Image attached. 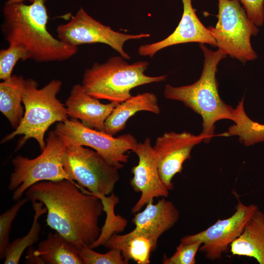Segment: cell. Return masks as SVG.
<instances>
[{
    "label": "cell",
    "instance_id": "1",
    "mask_svg": "<svg viewBox=\"0 0 264 264\" xmlns=\"http://www.w3.org/2000/svg\"><path fill=\"white\" fill-rule=\"evenodd\" d=\"M74 181H43L25 192L31 202L40 201L47 209V224L77 247H90L98 238L99 218L104 206L100 198L84 192Z\"/></svg>",
    "mask_w": 264,
    "mask_h": 264
},
{
    "label": "cell",
    "instance_id": "2",
    "mask_svg": "<svg viewBox=\"0 0 264 264\" xmlns=\"http://www.w3.org/2000/svg\"><path fill=\"white\" fill-rule=\"evenodd\" d=\"M45 1L35 0L29 5L6 2L1 32L9 44L24 47L36 62L64 61L75 55L78 47L63 43L47 31Z\"/></svg>",
    "mask_w": 264,
    "mask_h": 264
},
{
    "label": "cell",
    "instance_id": "3",
    "mask_svg": "<svg viewBox=\"0 0 264 264\" xmlns=\"http://www.w3.org/2000/svg\"><path fill=\"white\" fill-rule=\"evenodd\" d=\"M199 46L203 52V69L194 83L180 87L166 85L164 95L168 99L178 101L202 118L203 141L208 143L214 136L216 123L222 119L233 121L234 109L221 99L216 78L218 65L227 54L218 49L214 51L204 44Z\"/></svg>",
    "mask_w": 264,
    "mask_h": 264
},
{
    "label": "cell",
    "instance_id": "4",
    "mask_svg": "<svg viewBox=\"0 0 264 264\" xmlns=\"http://www.w3.org/2000/svg\"><path fill=\"white\" fill-rule=\"evenodd\" d=\"M38 83L29 78L25 80L22 103L24 112L19 126L4 136L0 143H6L15 136L22 135L16 150L22 147L30 138L35 139L42 151L45 146V133L55 122H64L69 117L65 104L57 98L62 83L52 80L42 88Z\"/></svg>",
    "mask_w": 264,
    "mask_h": 264
},
{
    "label": "cell",
    "instance_id": "5",
    "mask_svg": "<svg viewBox=\"0 0 264 264\" xmlns=\"http://www.w3.org/2000/svg\"><path fill=\"white\" fill-rule=\"evenodd\" d=\"M149 66L146 61L129 64L121 56L111 57L86 69L81 84L86 92L95 98L120 103L132 96L131 90L134 88L166 81V75H146Z\"/></svg>",
    "mask_w": 264,
    "mask_h": 264
},
{
    "label": "cell",
    "instance_id": "6",
    "mask_svg": "<svg viewBox=\"0 0 264 264\" xmlns=\"http://www.w3.org/2000/svg\"><path fill=\"white\" fill-rule=\"evenodd\" d=\"M41 154L30 159L21 155L12 161L11 173L8 189L12 192V199L17 201L33 184L43 181L69 179L63 165V158L67 148L64 141L50 131Z\"/></svg>",
    "mask_w": 264,
    "mask_h": 264
},
{
    "label": "cell",
    "instance_id": "7",
    "mask_svg": "<svg viewBox=\"0 0 264 264\" xmlns=\"http://www.w3.org/2000/svg\"><path fill=\"white\" fill-rule=\"evenodd\" d=\"M218 19L215 27L208 29L216 46L232 58L244 63L257 55L251 44V37L259 29L248 19L240 0H218Z\"/></svg>",
    "mask_w": 264,
    "mask_h": 264
},
{
    "label": "cell",
    "instance_id": "8",
    "mask_svg": "<svg viewBox=\"0 0 264 264\" xmlns=\"http://www.w3.org/2000/svg\"><path fill=\"white\" fill-rule=\"evenodd\" d=\"M63 165L69 180L96 196L110 195L119 179L117 168L83 146L67 145Z\"/></svg>",
    "mask_w": 264,
    "mask_h": 264
},
{
    "label": "cell",
    "instance_id": "9",
    "mask_svg": "<svg viewBox=\"0 0 264 264\" xmlns=\"http://www.w3.org/2000/svg\"><path fill=\"white\" fill-rule=\"evenodd\" d=\"M55 132L66 144L91 148L118 170L129 159L127 153L132 151L137 141L131 134L118 137L84 126L80 121L68 118L58 122Z\"/></svg>",
    "mask_w": 264,
    "mask_h": 264
},
{
    "label": "cell",
    "instance_id": "10",
    "mask_svg": "<svg viewBox=\"0 0 264 264\" xmlns=\"http://www.w3.org/2000/svg\"><path fill=\"white\" fill-rule=\"evenodd\" d=\"M56 32L58 39L67 45L78 47L84 44H104L118 52L125 60L131 58L124 49L125 42L151 36L146 33L129 34L116 31L93 18L82 7L68 22L59 25Z\"/></svg>",
    "mask_w": 264,
    "mask_h": 264
},
{
    "label": "cell",
    "instance_id": "11",
    "mask_svg": "<svg viewBox=\"0 0 264 264\" xmlns=\"http://www.w3.org/2000/svg\"><path fill=\"white\" fill-rule=\"evenodd\" d=\"M254 204L245 205L238 198L235 213L225 219H218L213 224L199 233L183 237L180 242L191 243L199 242V250L211 260L220 259L231 243L242 233L250 217L258 209Z\"/></svg>",
    "mask_w": 264,
    "mask_h": 264
},
{
    "label": "cell",
    "instance_id": "12",
    "mask_svg": "<svg viewBox=\"0 0 264 264\" xmlns=\"http://www.w3.org/2000/svg\"><path fill=\"white\" fill-rule=\"evenodd\" d=\"M138 156V164L131 169L133 177L130 180L132 189L141 196L132 209V213L139 212L150 200L160 197L167 198L169 190L162 181L158 169V157L146 137L143 142L137 143L132 149Z\"/></svg>",
    "mask_w": 264,
    "mask_h": 264
},
{
    "label": "cell",
    "instance_id": "13",
    "mask_svg": "<svg viewBox=\"0 0 264 264\" xmlns=\"http://www.w3.org/2000/svg\"><path fill=\"white\" fill-rule=\"evenodd\" d=\"M202 141L200 134L187 132H165L156 138L153 148L158 157V172L169 190L174 188V176L181 172L184 162L191 158L193 148Z\"/></svg>",
    "mask_w": 264,
    "mask_h": 264
},
{
    "label": "cell",
    "instance_id": "14",
    "mask_svg": "<svg viewBox=\"0 0 264 264\" xmlns=\"http://www.w3.org/2000/svg\"><path fill=\"white\" fill-rule=\"evenodd\" d=\"M183 13L174 31L164 39L142 44L138 49L139 55L153 58L160 50L178 44L188 43L207 44L216 46V41L208 28L202 23L197 16L192 0H182Z\"/></svg>",
    "mask_w": 264,
    "mask_h": 264
},
{
    "label": "cell",
    "instance_id": "15",
    "mask_svg": "<svg viewBox=\"0 0 264 264\" xmlns=\"http://www.w3.org/2000/svg\"><path fill=\"white\" fill-rule=\"evenodd\" d=\"M163 198L154 204L150 200L141 212L136 213L132 219L135 228L132 231L142 234L151 241L153 251L156 248L159 238L178 221L179 212L174 204Z\"/></svg>",
    "mask_w": 264,
    "mask_h": 264
},
{
    "label": "cell",
    "instance_id": "16",
    "mask_svg": "<svg viewBox=\"0 0 264 264\" xmlns=\"http://www.w3.org/2000/svg\"><path fill=\"white\" fill-rule=\"evenodd\" d=\"M119 103H101L88 94L82 84L74 85L65 103L69 118L80 120L86 127L104 132L105 123Z\"/></svg>",
    "mask_w": 264,
    "mask_h": 264
},
{
    "label": "cell",
    "instance_id": "17",
    "mask_svg": "<svg viewBox=\"0 0 264 264\" xmlns=\"http://www.w3.org/2000/svg\"><path fill=\"white\" fill-rule=\"evenodd\" d=\"M140 111L156 114L160 113L157 98L154 93L146 92L138 94L119 103L106 119L104 132L115 135L125 128L131 117Z\"/></svg>",
    "mask_w": 264,
    "mask_h": 264
},
{
    "label": "cell",
    "instance_id": "18",
    "mask_svg": "<svg viewBox=\"0 0 264 264\" xmlns=\"http://www.w3.org/2000/svg\"><path fill=\"white\" fill-rule=\"evenodd\" d=\"M230 248L233 255L252 258L259 264H264V213L259 208Z\"/></svg>",
    "mask_w": 264,
    "mask_h": 264
},
{
    "label": "cell",
    "instance_id": "19",
    "mask_svg": "<svg viewBox=\"0 0 264 264\" xmlns=\"http://www.w3.org/2000/svg\"><path fill=\"white\" fill-rule=\"evenodd\" d=\"M33 252L42 264H84L77 246L57 232L48 233Z\"/></svg>",
    "mask_w": 264,
    "mask_h": 264
},
{
    "label": "cell",
    "instance_id": "20",
    "mask_svg": "<svg viewBox=\"0 0 264 264\" xmlns=\"http://www.w3.org/2000/svg\"><path fill=\"white\" fill-rule=\"evenodd\" d=\"M25 80L22 75H12L0 83V111L14 130L24 114L22 103Z\"/></svg>",
    "mask_w": 264,
    "mask_h": 264
},
{
    "label": "cell",
    "instance_id": "21",
    "mask_svg": "<svg viewBox=\"0 0 264 264\" xmlns=\"http://www.w3.org/2000/svg\"><path fill=\"white\" fill-rule=\"evenodd\" d=\"M103 245L109 249L120 250L127 264L130 260L138 264H149L153 251L150 239L132 231L124 235L115 234Z\"/></svg>",
    "mask_w": 264,
    "mask_h": 264
},
{
    "label": "cell",
    "instance_id": "22",
    "mask_svg": "<svg viewBox=\"0 0 264 264\" xmlns=\"http://www.w3.org/2000/svg\"><path fill=\"white\" fill-rule=\"evenodd\" d=\"M243 100L244 97L234 109V124L220 135L238 136L241 143L248 146L264 141V124L253 121L247 115L244 110Z\"/></svg>",
    "mask_w": 264,
    "mask_h": 264
},
{
    "label": "cell",
    "instance_id": "23",
    "mask_svg": "<svg viewBox=\"0 0 264 264\" xmlns=\"http://www.w3.org/2000/svg\"><path fill=\"white\" fill-rule=\"evenodd\" d=\"M32 203L34 214L31 228L25 236L17 238L9 243L5 251L4 264H18L25 249L32 246L39 240L41 229L39 218L47 213V209L41 202Z\"/></svg>",
    "mask_w": 264,
    "mask_h": 264
},
{
    "label": "cell",
    "instance_id": "24",
    "mask_svg": "<svg viewBox=\"0 0 264 264\" xmlns=\"http://www.w3.org/2000/svg\"><path fill=\"white\" fill-rule=\"evenodd\" d=\"M102 202L106 213L105 222L101 229L98 238L89 247L91 249L103 245L113 235L122 232L128 224L127 220L114 213L115 206L119 202L118 198L111 193L110 196H97Z\"/></svg>",
    "mask_w": 264,
    "mask_h": 264
},
{
    "label": "cell",
    "instance_id": "25",
    "mask_svg": "<svg viewBox=\"0 0 264 264\" xmlns=\"http://www.w3.org/2000/svg\"><path fill=\"white\" fill-rule=\"evenodd\" d=\"M31 59L30 53L23 47L9 44L8 47L0 50V79L5 80L11 77L12 71L19 61Z\"/></svg>",
    "mask_w": 264,
    "mask_h": 264
},
{
    "label": "cell",
    "instance_id": "26",
    "mask_svg": "<svg viewBox=\"0 0 264 264\" xmlns=\"http://www.w3.org/2000/svg\"><path fill=\"white\" fill-rule=\"evenodd\" d=\"M29 199L21 198L0 215V260L5 258V251L9 244V235L13 221L19 211Z\"/></svg>",
    "mask_w": 264,
    "mask_h": 264
},
{
    "label": "cell",
    "instance_id": "27",
    "mask_svg": "<svg viewBox=\"0 0 264 264\" xmlns=\"http://www.w3.org/2000/svg\"><path fill=\"white\" fill-rule=\"evenodd\" d=\"M77 248L84 264H127L121 252L116 249H110L105 253H100L88 247Z\"/></svg>",
    "mask_w": 264,
    "mask_h": 264
},
{
    "label": "cell",
    "instance_id": "28",
    "mask_svg": "<svg viewBox=\"0 0 264 264\" xmlns=\"http://www.w3.org/2000/svg\"><path fill=\"white\" fill-rule=\"evenodd\" d=\"M201 245L199 242L191 243L180 242L176 252L170 257L166 255L163 257V264H195L196 256Z\"/></svg>",
    "mask_w": 264,
    "mask_h": 264
},
{
    "label": "cell",
    "instance_id": "29",
    "mask_svg": "<svg viewBox=\"0 0 264 264\" xmlns=\"http://www.w3.org/2000/svg\"><path fill=\"white\" fill-rule=\"evenodd\" d=\"M249 20L257 27L264 22V0H240Z\"/></svg>",
    "mask_w": 264,
    "mask_h": 264
},
{
    "label": "cell",
    "instance_id": "30",
    "mask_svg": "<svg viewBox=\"0 0 264 264\" xmlns=\"http://www.w3.org/2000/svg\"><path fill=\"white\" fill-rule=\"evenodd\" d=\"M29 1L31 3L33 2L35 0H8L6 2L9 3H20L23 2L24 1Z\"/></svg>",
    "mask_w": 264,
    "mask_h": 264
}]
</instances>
